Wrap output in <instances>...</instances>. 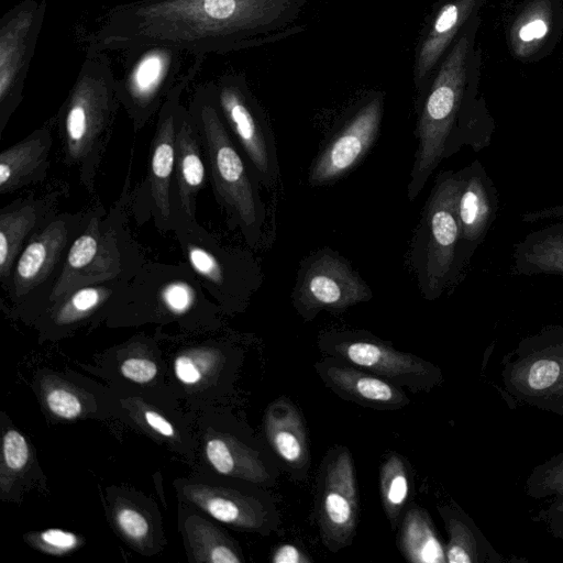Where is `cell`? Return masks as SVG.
<instances>
[{
	"label": "cell",
	"instance_id": "1",
	"mask_svg": "<svg viewBox=\"0 0 563 563\" xmlns=\"http://www.w3.org/2000/svg\"><path fill=\"white\" fill-rule=\"evenodd\" d=\"M308 0H136L112 7L86 53L161 43L206 55L263 46L303 31Z\"/></svg>",
	"mask_w": 563,
	"mask_h": 563
},
{
	"label": "cell",
	"instance_id": "2",
	"mask_svg": "<svg viewBox=\"0 0 563 563\" xmlns=\"http://www.w3.org/2000/svg\"><path fill=\"white\" fill-rule=\"evenodd\" d=\"M482 18L462 29L438 66L417 109V150L407 196L413 200L442 159L470 146L478 152L490 145L495 121L479 91L482 51L476 38Z\"/></svg>",
	"mask_w": 563,
	"mask_h": 563
},
{
	"label": "cell",
	"instance_id": "3",
	"mask_svg": "<svg viewBox=\"0 0 563 563\" xmlns=\"http://www.w3.org/2000/svg\"><path fill=\"white\" fill-rule=\"evenodd\" d=\"M187 108L197 125L212 191L228 225L239 230L251 249H257L267 217L260 194L262 185L225 125L216 81L199 85Z\"/></svg>",
	"mask_w": 563,
	"mask_h": 563
},
{
	"label": "cell",
	"instance_id": "4",
	"mask_svg": "<svg viewBox=\"0 0 563 563\" xmlns=\"http://www.w3.org/2000/svg\"><path fill=\"white\" fill-rule=\"evenodd\" d=\"M115 80L106 52L86 53L76 80L54 118L62 162L77 173L79 183L90 195L95 194L96 178L121 106Z\"/></svg>",
	"mask_w": 563,
	"mask_h": 563
},
{
	"label": "cell",
	"instance_id": "5",
	"mask_svg": "<svg viewBox=\"0 0 563 563\" xmlns=\"http://www.w3.org/2000/svg\"><path fill=\"white\" fill-rule=\"evenodd\" d=\"M132 189L129 172L111 208L107 211L101 203L93 208L87 227L67 253L42 312L77 287L132 278L148 262L128 227Z\"/></svg>",
	"mask_w": 563,
	"mask_h": 563
},
{
	"label": "cell",
	"instance_id": "6",
	"mask_svg": "<svg viewBox=\"0 0 563 563\" xmlns=\"http://www.w3.org/2000/svg\"><path fill=\"white\" fill-rule=\"evenodd\" d=\"M460 170L438 174L410 247V265L427 300L438 299L457 278Z\"/></svg>",
	"mask_w": 563,
	"mask_h": 563
},
{
	"label": "cell",
	"instance_id": "7",
	"mask_svg": "<svg viewBox=\"0 0 563 563\" xmlns=\"http://www.w3.org/2000/svg\"><path fill=\"white\" fill-rule=\"evenodd\" d=\"M175 238L201 285L227 311L243 310L263 283L260 263L250 250L221 242L198 221L178 224Z\"/></svg>",
	"mask_w": 563,
	"mask_h": 563
},
{
	"label": "cell",
	"instance_id": "8",
	"mask_svg": "<svg viewBox=\"0 0 563 563\" xmlns=\"http://www.w3.org/2000/svg\"><path fill=\"white\" fill-rule=\"evenodd\" d=\"M93 208L56 212L31 235L16 258L5 290L14 305L42 312L67 253L87 227Z\"/></svg>",
	"mask_w": 563,
	"mask_h": 563
},
{
	"label": "cell",
	"instance_id": "9",
	"mask_svg": "<svg viewBox=\"0 0 563 563\" xmlns=\"http://www.w3.org/2000/svg\"><path fill=\"white\" fill-rule=\"evenodd\" d=\"M206 55H195L168 93L157 113L154 135L150 146L146 176L132 189L131 213L139 225L142 217L154 220L161 233L174 231L170 189L176 162V136L181 95L200 71Z\"/></svg>",
	"mask_w": 563,
	"mask_h": 563
},
{
	"label": "cell",
	"instance_id": "10",
	"mask_svg": "<svg viewBox=\"0 0 563 563\" xmlns=\"http://www.w3.org/2000/svg\"><path fill=\"white\" fill-rule=\"evenodd\" d=\"M217 98L225 125L252 166L262 187L273 189L279 180L275 136L267 114L243 74H224L216 81Z\"/></svg>",
	"mask_w": 563,
	"mask_h": 563
},
{
	"label": "cell",
	"instance_id": "11",
	"mask_svg": "<svg viewBox=\"0 0 563 563\" xmlns=\"http://www.w3.org/2000/svg\"><path fill=\"white\" fill-rule=\"evenodd\" d=\"M206 292L187 263L148 261L113 298L106 311L123 309L185 319L214 308Z\"/></svg>",
	"mask_w": 563,
	"mask_h": 563
},
{
	"label": "cell",
	"instance_id": "12",
	"mask_svg": "<svg viewBox=\"0 0 563 563\" xmlns=\"http://www.w3.org/2000/svg\"><path fill=\"white\" fill-rule=\"evenodd\" d=\"M126 53L115 90L133 131L137 133L158 113L179 80L185 52L172 45L148 43L133 46Z\"/></svg>",
	"mask_w": 563,
	"mask_h": 563
},
{
	"label": "cell",
	"instance_id": "13",
	"mask_svg": "<svg viewBox=\"0 0 563 563\" xmlns=\"http://www.w3.org/2000/svg\"><path fill=\"white\" fill-rule=\"evenodd\" d=\"M323 353L368 371L398 387L428 391L443 376L434 364L411 353L396 350L367 331L333 330L319 338Z\"/></svg>",
	"mask_w": 563,
	"mask_h": 563
},
{
	"label": "cell",
	"instance_id": "14",
	"mask_svg": "<svg viewBox=\"0 0 563 563\" xmlns=\"http://www.w3.org/2000/svg\"><path fill=\"white\" fill-rule=\"evenodd\" d=\"M372 297L349 261L328 247L301 261L291 294L294 308L307 321L320 311L341 312Z\"/></svg>",
	"mask_w": 563,
	"mask_h": 563
},
{
	"label": "cell",
	"instance_id": "15",
	"mask_svg": "<svg viewBox=\"0 0 563 563\" xmlns=\"http://www.w3.org/2000/svg\"><path fill=\"white\" fill-rule=\"evenodd\" d=\"M500 376L510 396L536 408L563 390V325L547 327L519 341L503 357Z\"/></svg>",
	"mask_w": 563,
	"mask_h": 563
},
{
	"label": "cell",
	"instance_id": "16",
	"mask_svg": "<svg viewBox=\"0 0 563 563\" xmlns=\"http://www.w3.org/2000/svg\"><path fill=\"white\" fill-rule=\"evenodd\" d=\"M46 8V0H22L0 19V136L23 100Z\"/></svg>",
	"mask_w": 563,
	"mask_h": 563
},
{
	"label": "cell",
	"instance_id": "17",
	"mask_svg": "<svg viewBox=\"0 0 563 563\" xmlns=\"http://www.w3.org/2000/svg\"><path fill=\"white\" fill-rule=\"evenodd\" d=\"M385 93L371 90L346 112L342 123L314 158L308 173L311 186L332 184L352 170L377 139Z\"/></svg>",
	"mask_w": 563,
	"mask_h": 563
},
{
	"label": "cell",
	"instance_id": "18",
	"mask_svg": "<svg viewBox=\"0 0 563 563\" xmlns=\"http://www.w3.org/2000/svg\"><path fill=\"white\" fill-rule=\"evenodd\" d=\"M316 517L321 539L330 551L351 544L358 521V494L354 462L345 446H334L324 456L318 478Z\"/></svg>",
	"mask_w": 563,
	"mask_h": 563
},
{
	"label": "cell",
	"instance_id": "19",
	"mask_svg": "<svg viewBox=\"0 0 563 563\" xmlns=\"http://www.w3.org/2000/svg\"><path fill=\"white\" fill-rule=\"evenodd\" d=\"M486 0H438L415 48L412 79L418 109L433 74L465 24L479 14Z\"/></svg>",
	"mask_w": 563,
	"mask_h": 563
},
{
	"label": "cell",
	"instance_id": "20",
	"mask_svg": "<svg viewBox=\"0 0 563 563\" xmlns=\"http://www.w3.org/2000/svg\"><path fill=\"white\" fill-rule=\"evenodd\" d=\"M460 174L456 206L460 224L457 276L483 242L498 210L496 187L478 159L460 169Z\"/></svg>",
	"mask_w": 563,
	"mask_h": 563
},
{
	"label": "cell",
	"instance_id": "21",
	"mask_svg": "<svg viewBox=\"0 0 563 563\" xmlns=\"http://www.w3.org/2000/svg\"><path fill=\"white\" fill-rule=\"evenodd\" d=\"M64 195H67V188L56 185L44 194L31 192L0 209V284L4 291L25 243L57 212Z\"/></svg>",
	"mask_w": 563,
	"mask_h": 563
},
{
	"label": "cell",
	"instance_id": "22",
	"mask_svg": "<svg viewBox=\"0 0 563 563\" xmlns=\"http://www.w3.org/2000/svg\"><path fill=\"white\" fill-rule=\"evenodd\" d=\"M207 165L197 125L183 103L178 113L176 162L170 189L174 229L197 221V199L207 180Z\"/></svg>",
	"mask_w": 563,
	"mask_h": 563
},
{
	"label": "cell",
	"instance_id": "23",
	"mask_svg": "<svg viewBox=\"0 0 563 563\" xmlns=\"http://www.w3.org/2000/svg\"><path fill=\"white\" fill-rule=\"evenodd\" d=\"M322 382L338 396L374 409H399L410 400L395 384L340 358L314 365Z\"/></svg>",
	"mask_w": 563,
	"mask_h": 563
},
{
	"label": "cell",
	"instance_id": "24",
	"mask_svg": "<svg viewBox=\"0 0 563 563\" xmlns=\"http://www.w3.org/2000/svg\"><path fill=\"white\" fill-rule=\"evenodd\" d=\"M554 219L528 233L514 247V269L519 275H563V207H551L523 216L526 222Z\"/></svg>",
	"mask_w": 563,
	"mask_h": 563
},
{
	"label": "cell",
	"instance_id": "25",
	"mask_svg": "<svg viewBox=\"0 0 563 563\" xmlns=\"http://www.w3.org/2000/svg\"><path fill=\"white\" fill-rule=\"evenodd\" d=\"M54 119L0 153V194L9 195L45 180L51 165Z\"/></svg>",
	"mask_w": 563,
	"mask_h": 563
},
{
	"label": "cell",
	"instance_id": "26",
	"mask_svg": "<svg viewBox=\"0 0 563 563\" xmlns=\"http://www.w3.org/2000/svg\"><path fill=\"white\" fill-rule=\"evenodd\" d=\"M562 21L559 0H530L509 26L507 41L511 54L523 62L537 59L553 44Z\"/></svg>",
	"mask_w": 563,
	"mask_h": 563
},
{
	"label": "cell",
	"instance_id": "27",
	"mask_svg": "<svg viewBox=\"0 0 563 563\" xmlns=\"http://www.w3.org/2000/svg\"><path fill=\"white\" fill-rule=\"evenodd\" d=\"M264 431L274 452L289 466L302 468L309 463L303 418L287 398L273 401L264 415Z\"/></svg>",
	"mask_w": 563,
	"mask_h": 563
},
{
	"label": "cell",
	"instance_id": "28",
	"mask_svg": "<svg viewBox=\"0 0 563 563\" xmlns=\"http://www.w3.org/2000/svg\"><path fill=\"white\" fill-rule=\"evenodd\" d=\"M448 532L446 563H503L505 559L489 543L474 520L454 501L438 507Z\"/></svg>",
	"mask_w": 563,
	"mask_h": 563
},
{
	"label": "cell",
	"instance_id": "29",
	"mask_svg": "<svg viewBox=\"0 0 563 563\" xmlns=\"http://www.w3.org/2000/svg\"><path fill=\"white\" fill-rule=\"evenodd\" d=\"M184 494L214 519L247 530H260L266 521L262 505L233 490L207 485H188Z\"/></svg>",
	"mask_w": 563,
	"mask_h": 563
},
{
	"label": "cell",
	"instance_id": "30",
	"mask_svg": "<svg viewBox=\"0 0 563 563\" xmlns=\"http://www.w3.org/2000/svg\"><path fill=\"white\" fill-rule=\"evenodd\" d=\"M129 279H117L77 287L51 303L41 319L55 329H68L106 310Z\"/></svg>",
	"mask_w": 563,
	"mask_h": 563
},
{
	"label": "cell",
	"instance_id": "31",
	"mask_svg": "<svg viewBox=\"0 0 563 563\" xmlns=\"http://www.w3.org/2000/svg\"><path fill=\"white\" fill-rule=\"evenodd\" d=\"M398 549L412 563H446L444 544L430 515L416 505L409 507L402 516Z\"/></svg>",
	"mask_w": 563,
	"mask_h": 563
},
{
	"label": "cell",
	"instance_id": "32",
	"mask_svg": "<svg viewBox=\"0 0 563 563\" xmlns=\"http://www.w3.org/2000/svg\"><path fill=\"white\" fill-rule=\"evenodd\" d=\"M206 456L220 474L252 483H266L269 474L258 455L232 438L216 437L207 441Z\"/></svg>",
	"mask_w": 563,
	"mask_h": 563
},
{
	"label": "cell",
	"instance_id": "33",
	"mask_svg": "<svg viewBox=\"0 0 563 563\" xmlns=\"http://www.w3.org/2000/svg\"><path fill=\"white\" fill-rule=\"evenodd\" d=\"M379 489L384 511L395 529L407 504L410 490L409 473L404 459L389 453L379 467Z\"/></svg>",
	"mask_w": 563,
	"mask_h": 563
},
{
	"label": "cell",
	"instance_id": "34",
	"mask_svg": "<svg viewBox=\"0 0 563 563\" xmlns=\"http://www.w3.org/2000/svg\"><path fill=\"white\" fill-rule=\"evenodd\" d=\"M187 533L197 561L212 563H240V554L224 536L213 526L189 518Z\"/></svg>",
	"mask_w": 563,
	"mask_h": 563
},
{
	"label": "cell",
	"instance_id": "35",
	"mask_svg": "<svg viewBox=\"0 0 563 563\" xmlns=\"http://www.w3.org/2000/svg\"><path fill=\"white\" fill-rule=\"evenodd\" d=\"M525 492L533 499L563 498V452L532 468L526 479Z\"/></svg>",
	"mask_w": 563,
	"mask_h": 563
},
{
	"label": "cell",
	"instance_id": "36",
	"mask_svg": "<svg viewBox=\"0 0 563 563\" xmlns=\"http://www.w3.org/2000/svg\"><path fill=\"white\" fill-rule=\"evenodd\" d=\"M33 543L41 550L53 553L64 554L74 550L79 540L76 534L60 529H48L32 537Z\"/></svg>",
	"mask_w": 563,
	"mask_h": 563
},
{
	"label": "cell",
	"instance_id": "37",
	"mask_svg": "<svg viewBox=\"0 0 563 563\" xmlns=\"http://www.w3.org/2000/svg\"><path fill=\"white\" fill-rule=\"evenodd\" d=\"M3 460L11 471L22 470L29 460V446L25 438L15 430H8L2 441Z\"/></svg>",
	"mask_w": 563,
	"mask_h": 563
},
{
	"label": "cell",
	"instance_id": "38",
	"mask_svg": "<svg viewBox=\"0 0 563 563\" xmlns=\"http://www.w3.org/2000/svg\"><path fill=\"white\" fill-rule=\"evenodd\" d=\"M46 405L55 416L71 420L81 413V402L78 397L65 389L53 388L45 396Z\"/></svg>",
	"mask_w": 563,
	"mask_h": 563
},
{
	"label": "cell",
	"instance_id": "39",
	"mask_svg": "<svg viewBox=\"0 0 563 563\" xmlns=\"http://www.w3.org/2000/svg\"><path fill=\"white\" fill-rule=\"evenodd\" d=\"M115 521L121 531L135 542L142 541L148 534L150 526L146 518L134 508H120L115 514Z\"/></svg>",
	"mask_w": 563,
	"mask_h": 563
},
{
	"label": "cell",
	"instance_id": "40",
	"mask_svg": "<svg viewBox=\"0 0 563 563\" xmlns=\"http://www.w3.org/2000/svg\"><path fill=\"white\" fill-rule=\"evenodd\" d=\"M194 354H181L174 363L175 375L185 385L198 384L211 366V361L200 363Z\"/></svg>",
	"mask_w": 563,
	"mask_h": 563
},
{
	"label": "cell",
	"instance_id": "41",
	"mask_svg": "<svg viewBox=\"0 0 563 563\" xmlns=\"http://www.w3.org/2000/svg\"><path fill=\"white\" fill-rule=\"evenodd\" d=\"M533 520L542 523L553 538L563 540V498L552 499L538 511Z\"/></svg>",
	"mask_w": 563,
	"mask_h": 563
},
{
	"label": "cell",
	"instance_id": "42",
	"mask_svg": "<svg viewBox=\"0 0 563 563\" xmlns=\"http://www.w3.org/2000/svg\"><path fill=\"white\" fill-rule=\"evenodd\" d=\"M121 373L135 383H148L157 374V366L147 358L131 357L121 364Z\"/></svg>",
	"mask_w": 563,
	"mask_h": 563
},
{
	"label": "cell",
	"instance_id": "43",
	"mask_svg": "<svg viewBox=\"0 0 563 563\" xmlns=\"http://www.w3.org/2000/svg\"><path fill=\"white\" fill-rule=\"evenodd\" d=\"M274 563H310L311 559L298 547L289 543L277 547L272 554Z\"/></svg>",
	"mask_w": 563,
	"mask_h": 563
},
{
	"label": "cell",
	"instance_id": "44",
	"mask_svg": "<svg viewBox=\"0 0 563 563\" xmlns=\"http://www.w3.org/2000/svg\"><path fill=\"white\" fill-rule=\"evenodd\" d=\"M144 419L146 423L155 430L157 433L162 434L166 438H172L175 434V430L169 421H167L163 416L159 413L146 410L144 412Z\"/></svg>",
	"mask_w": 563,
	"mask_h": 563
},
{
	"label": "cell",
	"instance_id": "45",
	"mask_svg": "<svg viewBox=\"0 0 563 563\" xmlns=\"http://www.w3.org/2000/svg\"><path fill=\"white\" fill-rule=\"evenodd\" d=\"M537 408L563 418V390L542 401Z\"/></svg>",
	"mask_w": 563,
	"mask_h": 563
}]
</instances>
